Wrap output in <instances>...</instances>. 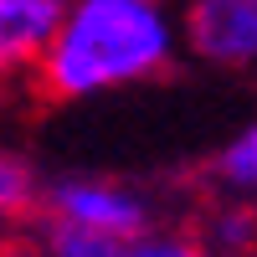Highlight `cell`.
<instances>
[{
  "label": "cell",
  "mask_w": 257,
  "mask_h": 257,
  "mask_svg": "<svg viewBox=\"0 0 257 257\" xmlns=\"http://www.w3.org/2000/svg\"><path fill=\"white\" fill-rule=\"evenodd\" d=\"M113 257H216L206 242H196V237H175V231H149V237H139V242H128V247H118Z\"/></svg>",
  "instance_id": "9c48e42d"
},
{
  "label": "cell",
  "mask_w": 257,
  "mask_h": 257,
  "mask_svg": "<svg viewBox=\"0 0 257 257\" xmlns=\"http://www.w3.org/2000/svg\"><path fill=\"white\" fill-rule=\"evenodd\" d=\"M36 216L93 231V237L113 242V247H128L155 231V201L139 185L113 180V175H62L52 185H41Z\"/></svg>",
  "instance_id": "7a4b0ae2"
},
{
  "label": "cell",
  "mask_w": 257,
  "mask_h": 257,
  "mask_svg": "<svg viewBox=\"0 0 257 257\" xmlns=\"http://www.w3.org/2000/svg\"><path fill=\"white\" fill-rule=\"evenodd\" d=\"M180 47L216 72H257V0H190Z\"/></svg>",
  "instance_id": "3957f363"
},
{
  "label": "cell",
  "mask_w": 257,
  "mask_h": 257,
  "mask_svg": "<svg viewBox=\"0 0 257 257\" xmlns=\"http://www.w3.org/2000/svg\"><path fill=\"white\" fill-rule=\"evenodd\" d=\"M67 0H0V88L36 82Z\"/></svg>",
  "instance_id": "277c9868"
},
{
  "label": "cell",
  "mask_w": 257,
  "mask_h": 257,
  "mask_svg": "<svg viewBox=\"0 0 257 257\" xmlns=\"http://www.w3.org/2000/svg\"><path fill=\"white\" fill-rule=\"evenodd\" d=\"M180 57V11L165 0H67L36 88L52 103H88L155 82Z\"/></svg>",
  "instance_id": "6da1fadb"
},
{
  "label": "cell",
  "mask_w": 257,
  "mask_h": 257,
  "mask_svg": "<svg viewBox=\"0 0 257 257\" xmlns=\"http://www.w3.org/2000/svg\"><path fill=\"white\" fill-rule=\"evenodd\" d=\"M118 247L93 237V231L62 226V221H41L36 216V257H113Z\"/></svg>",
  "instance_id": "ba28073f"
},
{
  "label": "cell",
  "mask_w": 257,
  "mask_h": 257,
  "mask_svg": "<svg viewBox=\"0 0 257 257\" xmlns=\"http://www.w3.org/2000/svg\"><path fill=\"white\" fill-rule=\"evenodd\" d=\"M36 201H41V185L31 175V165L11 144H0V226H16V221L36 216Z\"/></svg>",
  "instance_id": "52a82bcc"
},
{
  "label": "cell",
  "mask_w": 257,
  "mask_h": 257,
  "mask_svg": "<svg viewBox=\"0 0 257 257\" xmlns=\"http://www.w3.org/2000/svg\"><path fill=\"white\" fill-rule=\"evenodd\" d=\"M211 180L231 190V201H252L257 196V123L237 128L211 160Z\"/></svg>",
  "instance_id": "5b68a950"
},
{
  "label": "cell",
  "mask_w": 257,
  "mask_h": 257,
  "mask_svg": "<svg viewBox=\"0 0 257 257\" xmlns=\"http://www.w3.org/2000/svg\"><path fill=\"white\" fill-rule=\"evenodd\" d=\"M206 247L216 257H257V206L226 201L206 226Z\"/></svg>",
  "instance_id": "8992f818"
}]
</instances>
